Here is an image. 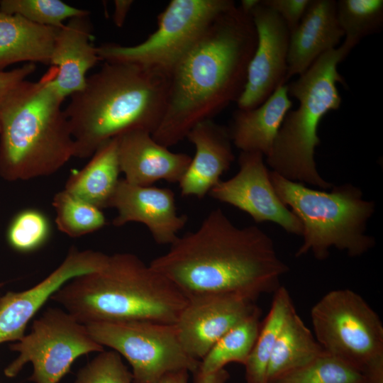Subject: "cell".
Wrapping results in <instances>:
<instances>
[{
    "mask_svg": "<svg viewBox=\"0 0 383 383\" xmlns=\"http://www.w3.org/2000/svg\"><path fill=\"white\" fill-rule=\"evenodd\" d=\"M149 265L187 299L235 294L257 300L274 293L289 270L265 232L256 226H236L220 209Z\"/></svg>",
    "mask_w": 383,
    "mask_h": 383,
    "instance_id": "cell-1",
    "label": "cell"
},
{
    "mask_svg": "<svg viewBox=\"0 0 383 383\" xmlns=\"http://www.w3.org/2000/svg\"><path fill=\"white\" fill-rule=\"evenodd\" d=\"M257 41L250 14L236 5L221 13L168 74L165 109L154 140L175 145L196 125L237 101Z\"/></svg>",
    "mask_w": 383,
    "mask_h": 383,
    "instance_id": "cell-2",
    "label": "cell"
},
{
    "mask_svg": "<svg viewBox=\"0 0 383 383\" xmlns=\"http://www.w3.org/2000/svg\"><path fill=\"white\" fill-rule=\"evenodd\" d=\"M167 76L136 65L105 62L87 77L64 109L75 157H91L104 143L132 131L151 134L164 114Z\"/></svg>",
    "mask_w": 383,
    "mask_h": 383,
    "instance_id": "cell-3",
    "label": "cell"
},
{
    "mask_svg": "<svg viewBox=\"0 0 383 383\" xmlns=\"http://www.w3.org/2000/svg\"><path fill=\"white\" fill-rule=\"evenodd\" d=\"M77 321H150L174 324L187 298L136 255H109L100 269L78 275L50 297Z\"/></svg>",
    "mask_w": 383,
    "mask_h": 383,
    "instance_id": "cell-4",
    "label": "cell"
},
{
    "mask_svg": "<svg viewBox=\"0 0 383 383\" xmlns=\"http://www.w3.org/2000/svg\"><path fill=\"white\" fill-rule=\"evenodd\" d=\"M50 66L36 82L24 80L0 104V176L14 182L51 175L75 157V144Z\"/></svg>",
    "mask_w": 383,
    "mask_h": 383,
    "instance_id": "cell-5",
    "label": "cell"
},
{
    "mask_svg": "<svg viewBox=\"0 0 383 383\" xmlns=\"http://www.w3.org/2000/svg\"><path fill=\"white\" fill-rule=\"evenodd\" d=\"M345 43L320 56L303 74L287 84L289 96L299 101L295 110L286 114L267 163L289 180L331 189L317 170L314 153L320 145L318 129L322 118L340 106L337 84L345 85L338 65L352 50Z\"/></svg>",
    "mask_w": 383,
    "mask_h": 383,
    "instance_id": "cell-6",
    "label": "cell"
},
{
    "mask_svg": "<svg viewBox=\"0 0 383 383\" xmlns=\"http://www.w3.org/2000/svg\"><path fill=\"white\" fill-rule=\"evenodd\" d=\"M270 179L277 196L302 226L303 243L296 257L311 252L323 260L332 248L358 257L374 246L375 240L366 229L375 203L365 199L360 188L345 184L333 186L331 191L318 190L272 171Z\"/></svg>",
    "mask_w": 383,
    "mask_h": 383,
    "instance_id": "cell-7",
    "label": "cell"
},
{
    "mask_svg": "<svg viewBox=\"0 0 383 383\" xmlns=\"http://www.w3.org/2000/svg\"><path fill=\"white\" fill-rule=\"evenodd\" d=\"M235 6L232 0H172L157 17V28L134 46L113 43L96 47L105 62L136 65L167 76L209 26Z\"/></svg>",
    "mask_w": 383,
    "mask_h": 383,
    "instance_id": "cell-8",
    "label": "cell"
},
{
    "mask_svg": "<svg viewBox=\"0 0 383 383\" xmlns=\"http://www.w3.org/2000/svg\"><path fill=\"white\" fill-rule=\"evenodd\" d=\"M316 339L323 350L364 373L383 359V325L378 314L349 289L328 292L312 307Z\"/></svg>",
    "mask_w": 383,
    "mask_h": 383,
    "instance_id": "cell-9",
    "label": "cell"
},
{
    "mask_svg": "<svg viewBox=\"0 0 383 383\" xmlns=\"http://www.w3.org/2000/svg\"><path fill=\"white\" fill-rule=\"evenodd\" d=\"M99 344L117 352L132 367L133 383H157L167 373H195L200 361L183 348L174 324L150 321L94 322L86 325Z\"/></svg>",
    "mask_w": 383,
    "mask_h": 383,
    "instance_id": "cell-10",
    "label": "cell"
},
{
    "mask_svg": "<svg viewBox=\"0 0 383 383\" xmlns=\"http://www.w3.org/2000/svg\"><path fill=\"white\" fill-rule=\"evenodd\" d=\"M17 357L4 370L14 377L31 363L29 380L34 383H59L80 356L101 352L104 347L89 334L86 325L63 309L48 308L34 320L29 333L10 346Z\"/></svg>",
    "mask_w": 383,
    "mask_h": 383,
    "instance_id": "cell-11",
    "label": "cell"
},
{
    "mask_svg": "<svg viewBox=\"0 0 383 383\" xmlns=\"http://www.w3.org/2000/svg\"><path fill=\"white\" fill-rule=\"evenodd\" d=\"M238 164L236 174L221 180L209 193L211 196L247 213L256 223L272 222L289 233L301 235L299 219L282 202L272 186L264 155L241 151Z\"/></svg>",
    "mask_w": 383,
    "mask_h": 383,
    "instance_id": "cell-12",
    "label": "cell"
},
{
    "mask_svg": "<svg viewBox=\"0 0 383 383\" xmlns=\"http://www.w3.org/2000/svg\"><path fill=\"white\" fill-rule=\"evenodd\" d=\"M187 299L174 325L184 350L199 361L228 331L261 311L256 300L235 294H210Z\"/></svg>",
    "mask_w": 383,
    "mask_h": 383,
    "instance_id": "cell-13",
    "label": "cell"
},
{
    "mask_svg": "<svg viewBox=\"0 0 383 383\" xmlns=\"http://www.w3.org/2000/svg\"><path fill=\"white\" fill-rule=\"evenodd\" d=\"M250 16L257 41L248 66L245 88L236 101L238 109L242 110L258 106L287 83L290 33L285 23L262 1Z\"/></svg>",
    "mask_w": 383,
    "mask_h": 383,
    "instance_id": "cell-14",
    "label": "cell"
},
{
    "mask_svg": "<svg viewBox=\"0 0 383 383\" xmlns=\"http://www.w3.org/2000/svg\"><path fill=\"white\" fill-rule=\"evenodd\" d=\"M109 255L93 250L72 247L62 262L35 286L0 298V344L18 341L26 327L52 295L70 279L101 268Z\"/></svg>",
    "mask_w": 383,
    "mask_h": 383,
    "instance_id": "cell-15",
    "label": "cell"
},
{
    "mask_svg": "<svg viewBox=\"0 0 383 383\" xmlns=\"http://www.w3.org/2000/svg\"><path fill=\"white\" fill-rule=\"evenodd\" d=\"M117 211L113 221L120 227L131 222L144 224L156 243L171 245L186 225L187 216L177 211L172 189L153 186H139L120 179L111 207Z\"/></svg>",
    "mask_w": 383,
    "mask_h": 383,
    "instance_id": "cell-16",
    "label": "cell"
},
{
    "mask_svg": "<svg viewBox=\"0 0 383 383\" xmlns=\"http://www.w3.org/2000/svg\"><path fill=\"white\" fill-rule=\"evenodd\" d=\"M116 139L121 172L133 184L151 186L160 180L179 182L192 160L187 154L171 152L148 131H132Z\"/></svg>",
    "mask_w": 383,
    "mask_h": 383,
    "instance_id": "cell-17",
    "label": "cell"
},
{
    "mask_svg": "<svg viewBox=\"0 0 383 383\" xmlns=\"http://www.w3.org/2000/svg\"><path fill=\"white\" fill-rule=\"evenodd\" d=\"M187 138L195 154L179 185L183 196L204 198L221 181L234 161L228 128L211 120L196 125Z\"/></svg>",
    "mask_w": 383,
    "mask_h": 383,
    "instance_id": "cell-18",
    "label": "cell"
},
{
    "mask_svg": "<svg viewBox=\"0 0 383 383\" xmlns=\"http://www.w3.org/2000/svg\"><path fill=\"white\" fill-rule=\"evenodd\" d=\"M343 36L337 18V1L311 0L299 25L290 33L287 82L303 74L323 54L336 48Z\"/></svg>",
    "mask_w": 383,
    "mask_h": 383,
    "instance_id": "cell-19",
    "label": "cell"
},
{
    "mask_svg": "<svg viewBox=\"0 0 383 383\" xmlns=\"http://www.w3.org/2000/svg\"><path fill=\"white\" fill-rule=\"evenodd\" d=\"M89 15L69 19L56 34L50 65L57 69L52 85L64 99L84 88L87 72L101 60L91 43Z\"/></svg>",
    "mask_w": 383,
    "mask_h": 383,
    "instance_id": "cell-20",
    "label": "cell"
},
{
    "mask_svg": "<svg viewBox=\"0 0 383 383\" xmlns=\"http://www.w3.org/2000/svg\"><path fill=\"white\" fill-rule=\"evenodd\" d=\"M292 106L286 84L258 106L247 110L238 109L228 128L232 143L241 151L258 152L267 157Z\"/></svg>",
    "mask_w": 383,
    "mask_h": 383,
    "instance_id": "cell-21",
    "label": "cell"
},
{
    "mask_svg": "<svg viewBox=\"0 0 383 383\" xmlns=\"http://www.w3.org/2000/svg\"><path fill=\"white\" fill-rule=\"evenodd\" d=\"M58 29L0 11V71L21 62L50 65Z\"/></svg>",
    "mask_w": 383,
    "mask_h": 383,
    "instance_id": "cell-22",
    "label": "cell"
},
{
    "mask_svg": "<svg viewBox=\"0 0 383 383\" xmlns=\"http://www.w3.org/2000/svg\"><path fill=\"white\" fill-rule=\"evenodd\" d=\"M120 172L115 138L101 145L82 170L70 174L64 189L101 210L110 208Z\"/></svg>",
    "mask_w": 383,
    "mask_h": 383,
    "instance_id": "cell-23",
    "label": "cell"
},
{
    "mask_svg": "<svg viewBox=\"0 0 383 383\" xmlns=\"http://www.w3.org/2000/svg\"><path fill=\"white\" fill-rule=\"evenodd\" d=\"M324 352L296 311L286 321L270 355L267 383L306 365Z\"/></svg>",
    "mask_w": 383,
    "mask_h": 383,
    "instance_id": "cell-24",
    "label": "cell"
},
{
    "mask_svg": "<svg viewBox=\"0 0 383 383\" xmlns=\"http://www.w3.org/2000/svg\"><path fill=\"white\" fill-rule=\"evenodd\" d=\"M295 310L289 291L280 286L274 292L270 309L261 323L255 344L244 365L245 383H267V367L272 350L286 321Z\"/></svg>",
    "mask_w": 383,
    "mask_h": 383,
    "instance_id": "cell-25",
    "label": "cell"
},
{
    "mask_svg": "<svg viewBox=\"0 0 383 383\" xmlns=\"http://www.w3.org/2000/svg\"><path fill=\"white\" fill-rule=\"evenodd\" d=\"M261 311L248 317L228 331L200 361L199 371L213 373L231 362L245 365L258 336Z\"/></svg>",
    "mask_w": 383,
    "mask_h": 383,
    "instance_id": "cell-26",
    "label": "cell"
},
{
    "mask_svg": "<svg viewBox=\"0 0 383 383\" xmlns=\"http://www.w3.org/2000/svg\"><path fill=\"white\" fill-rule=\"evenodd\" d=\"M58 230L71 238H79L102 228L106 223L101 209L65 189L52 199Z\"/></svg>",
    "mask_w": 383,
    "mask_h": 383,
    "instance_id": "cell-27",
    "label": "cell"
},
{
    "mask_svg": "<svg viewBox=\"0 0 383 383\" xmlns=\"http://www.w3.org/2000/svg\"><path fill=\"white\" fill-rule=\"evenodd\" d=\"M337 18L344 33V43L353 48L383 26L382 0H339Z\"/></svg>",
    "mask_w": 383,
    "mask_h": 383,
    "instance_id": "cell-28",
    "label": "cell"
},
{
    "mask_svg": "<svg viewBox=\"0 0 383 383\" xmlns=\"http://www.w3.org/2000/svg\"><path fill=\"white\" fill-rule=\"evenodd\" d=\"M364 373L325 351L273 383H365Z\"/></svg>",
    "mask_w": 383,
    "mask_h": 383,
    "instance_id": "cell-29",
    "label": "cell"
},
{
    "mask_svg": "<svg viewBox=\"0 0 383 383\" xmlns=\"http://www.w3.org/2000/svg\"><path fill=\"white\" fill-rule=\"evenodd\" d=\"M0 11L18 14L33 23L55 28H62L67 19L89 13L60 0H1Z\"/></svg>",
    "mask_w": 383,
    "mask_h": 383,
    "instance_id": "cell-30",
    "label": "cell"
},
{
    "mask_svg": "<svg viewBox=\"0 0 383 383\" xmlns=\"http://www.w3.org/2000/svg\"><path fill=\"white\" fill-rule=\"evenodd\" d=\"M50 225L46 216L35 209L18 212L6 233L9 245L16 251L29 252L40 248L48 239Z\"/></svg>",
    "mask_w": 383,
    "mask_h": 383,
    "instance_id": "cell-31",
    "label": "cell"
},
{
    "mask_svg": "<svg viewBox=\"0 0 383 383\" xmlns=\"http://www.w3.org/2000/svg\"><path fill=\"white\" fill-rule=\"evenodd\" d=\"M74 383H133V376L120 354L103 350L79 370Z\"/></svg>",
    "mask_w": 383,
    "mask_h": 383,
    "instance_id": "cell-32",
    "label": "cell"
},
{
    "mask_svg": "<svg viewBox=\"0 0 383 383\" xmlns=\"http://www.w3.org/2000/svg\"><path fill=\"white\" fill-rule=\"evenodd\" d=\"M262 3L282 18L290 33L299 25L311 0H262Z\"/></svg>",
    "mask_w": 383,
    "mask_h": 383,
    "instance_id": "cell-33",
    "label": "cell"
},
{
    "mask_svg": "<svg viewBox=\"0 0 383 383\" xmlns=\"http://www.w3.org/2000/svg\"><path fill=\"white\" fill-rule=\"evenodd\" d=\"M35 69V64L26 63L10 71H0V104L11 90L26 80Z\"/></svg>",
    "mask_w": 383,
    "mask_h": 383,
    "instance_id": "cell-34",
    "label": "cell"
},
{
    "mask_svg": "<svg viewBox=\"0 0 383 383\" xmlns=\"http://www.w3.org/2000/svg\"><path fill=\"white\" fill-rule=\"evenodd\" d=\"M194 383H226L230 374L223 368L209 374H204L198 370L194 373Z\"/></svg>",
    "mask_w": 383,
    "mask_h": 383,
    "instance_id": "cell-35",
    "label": "cell"
},
{
    "mask_svg": "<svg viewBox=\"0 0 383 383\" xmlns=\"http://www.w3.org/2000/svg\"><path fill=\"white\" fill-rule=\"evenodd\" d=\"M133 1L131 0L114 1L113 22L118 27H121Z\"/></svg>",
    "mask_w": 383,
    "mask_h": 383,
    "instance_id": "cell-36",
    "label": "cell"
},
{
    "mask_svg": "<svg viewBox=\"0 0 383 383\" xmlns=\"http://www.w3.org/2000/svg\"><path fill=\"white\" fill-rule=\"evenodd\" d=\"M365 383H383V359L370 365L364 372Z\"/></svg>",
    "mask_w": 383,
    "mask_h": 383,
    "instance_id": "cell-37",
    "label": "cell"
},
{
    "mask_svg": "<svg viewBox=\"0 0 383 383\" xmlns=\"http://www.w3.org/2000/svg\"><path fill=\"white\" fill-rule=\"evenodd\" d=\"M189 373L185 370L174 371L163 376L157 383H188Z\"/></svg>",
    "mask_w": 383,
    "mask_h": 383,
    "instance_id": "cell-38",
    "label": "cell"
},
{
    "mask_svg": "<svg viewBox=\"0 0 383 383\" xmlns=\"http://www.w3.org/2000/svg\"><path fill=\"white\" fill-rule=\"evenodd\" d=\"M260 0H242L240 7L247 13L250 14L251 11L260 4Z\"/></svg>",
    "mask_w": 383,
    "mask_h": 383,
    "instance_id": "cell-39",
    "label": "cell"
},
{
    "mask_svg": "<svg viewBox=\"0 0 383 383\" xmlns=\"http://www.w3.org/2000/svg\"><path fill=\"white\" fill-rule=\"evenodd\" d=\"M1 294H0V298H1Z\"/></svg>",
    "mask_w": 383,
    "mask_h": 383,
    "instance_id": "cell-40",
    "label": "cell"
}]
</instances>
